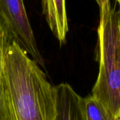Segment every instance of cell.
<instances>
[{"label":"cell","mask_w":120,"mask_h":120,"mask_svg":"<svg viewBox=\"0 0 120 120\" xmlns=\"http://www.w3.org/2000/svg\"><path fill=\"white\" fill-rule=\"evenodd\" d=\"M5 88L8 120H55V86L14 41L6 53Z\"/></svg>","instance_id":"cell-1"},{"label":"cell","mask_w":120,"mask_h":120,"mask_svg":"<svg viewBox=\"0 0 120 120\" xmlns=\"http://www.w3.org/2000/svg\"><path fill=\"white\" fill-rule=\"evenodd\" d=\"M98 39L100 68L92 96L117 120L120 117V10L110 0L100 7Z\"/></svg>","instance_id":"cell-2"},{"label":"cell","mask_w":120,"mask_h":120,"mask_svg":"<svg viewBox=\"0 0 120 120\" xmlns=\"http://www.w3.org/2000/svg\"><path fill=\"white\" fill-rule=\"evenodd\" d=\"M0 18L11 41L46 70L44 60L37 46L23 0H0Z\"/></svg>","instance_id":"cell-3"},{"label":"cell","mask_w":120,"mask_h":120,"mask_svg":"<svg viewBox=\"0 0 120 120\" xmlns=\"http://www.w3.org/2000/svg\"><path fill=\"white\" fill-rule=\"evenodd\" d=\"M56 115L54 120H86L84 98L67 83L55 86Z\"/></svg>","instance_id":"cell-4"},{"label":"cell","mask_w":120,"mask_h":120,"mask_svg":"<svg viewBox=\"0 0 120 120\" xmlns=\"http://www.w3.org/2000/svg\"><path fill=\"white\" fill-rule=\"evenodd\" d=\"M43 13L46 22L59 42L65 41L68 32L65 0H41Z\"/></svg>","instance_id":"cell-5"},{"label":"cell","mask_w":120,"mask_h":120,"mask_svg":"<svg viewBox=\"0 0 120 120\" xmlns=\"http://www.w3.org/2000/svg\"><path fill=\"white\" fill-rule=\"evenodd\" d=\"M11 41L0 18V120H8L5 88V58L8 46Z\"/></svg>","instance_id":"cell-6"},{"label":"cell","mask_w":120,"mask_h":120,"mask_svg":"<svg viewBox=\"0 0 120 120\" xmlns=\"http://www.w3.org/2000/svg\"><path fill=\"white\" fill-rule=\"evenodd\" d=\"M84 99L86 120H115L109 111L92 95Z\"/></svg>","instance_id":"cell-7"},{"label":"cell","mask_w":120,"mask_h":120,"mask_svg":"<svg viewBox=\"0 0 120 120\" xmlns=\"http://www.w3.org/2000/svg\"><path fill=\"white\" fill-rule=\"evenodd\" d=\"M105 1H107V0H96V3L98 4V5L99 6V7H101V6H102V4H103Z\"/></svg>","instance_id":"cell-8"},{"label":"cell","mask_w":120,"mask_h":120,"mask_svg":"<svg viewBox=\"0 0 120 120\" xmlns=\"http://www.w3.org/2000/svg\"><path fill=\"white\" fill-rule=\"evenodd\" d=\"M117 1L119 3V4H120V0H117Z\"/></svg>","instance_id":"cell-9"},{"label":"cell","mask_w":120,"mask_h":120,"mask_svg":"<svg viewBox=\"0 0 120 120\" xmlns=\"http://www.w3.org/2000/svg\"><path fill=\"white\" fill-rule=\"evenodd\" d=\"M120 120V119H118V120Z\"/></svg>","instance_id":"cell-10"},{"label":"cell","mask_w":120,"mask_h":120,"mask_svg":"<svg viewBox=\"0 0 120 120\" xmlns=\"http://www.w3.org/2000/svg\"></svg>","instance_id":"cell-11"}]
</instances>
